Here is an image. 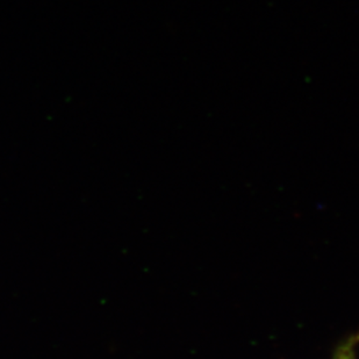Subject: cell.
<instances>
[{
	"instance_id": "1",
	"label": "cell",
	"mask_w": 359,
	"mask_h": 359,
	"mask_svg": "<svg viewBox=\"0 0 359 359\" xmlns=\"http://www.w3.org/2000/svg\"><path fill=\"white\" fill-rule=\"evenodd\" d=\"M359 344V332L350 336L349 339L341 343L334 353L332 359H357V346Z\"/></svg>"
}]
</instances>
